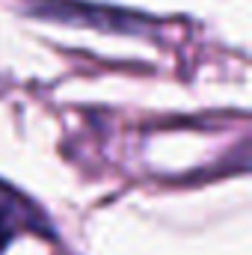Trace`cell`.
Instances as JSON below:
<instances>
[{
    "mask_svg": "<svg viewBox=\"0 0 252 255\" xmlns=\"http://www.w3.org/2000/svg\"><path fill=\"white\" fill-rule=\"evenodd\" d=\"M15 232H18V217L12 214V208L3 205V208H0V250L6 247V241H9Z\"/></svg>",
    "mask_w": 252,
    "mask_h": 255,
    "instance_id": "obj_1",
    "label": "cell"
}]
</instances>
